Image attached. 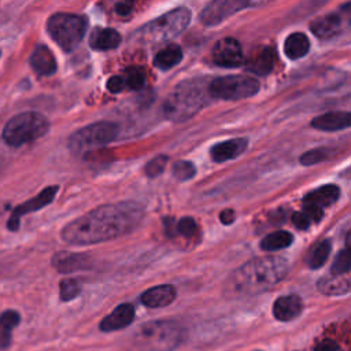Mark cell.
<instances>
[{"instance_id": "cell-1", "label": "cell", "mask_w": 351, "mask_h": 351, "mask_svg": "<svg viewBox=\"0 0 351 351\" xmlns=\"http://www.w3.org/2000/svg\"><path fill=\"white\" fill-rule=\"evenodd\" d=\"M143 217V207L134 202L104 204L67 223L62 230V239L74 245L112 240L134 230Z\"/></svg>"}, {"instance_id": "cell-2", "label": "cell", "mask_w": 351, "mask_h": 351, "mask_svg": "<svg viewBox=\"0 0 351 351\" xmlns=\"http://www.w3.org/2000/svg\"><path fill=\"white\" fill-rule=\"evenodd\" d=\"M288 273V263L281 256L254 258L236 269L225 282L228 298L254 296L271 289Z\"/></svg>"}, {"instance_id": "cell-3", "label": "cell", "mask_w": 351, "mask_h": 351, "mask_svg": "<svg viewBox=\"0 0 351 351\" xmlns=\"http://www.w3.org/2000/svg\"><path fill=\"white\" fill-rule=\"evenodd\" d=\"M210 99L208 85L200 80L182 81L166 97L163 114L173 122H184L203 110Z\"/></svg>"}, {"instance_id": "cell-4", "label": "cell", "mask_w": 351, "mask_h": 351, "mask_svg": "<svg viewBox=\"0 0 351 351\" xmlns=\"http://www.w3.org/2000/svg\"><path fill=\"white\" fill-rule=\"evenodd\" d=\"M184 339V329L174 321H154L144 324L133 340L137 347L148 351H171Z\"/></svg>"}, {"instance_id": "cell-5", "label": "cell", "mask_w": 351, "mask_h": 351, "mask_svg": "<svg viewBox=\"0 0 351 351\" xmlns=\"http://www.w3.org/2000/svg\"><path fill=\"white\" fill-rule=\"evenodd\" d=\"M49 130L48 119L36 111L14 115L3 129V140L11 147H21L43 137Z\"/></svg>"}, {"instance_id": "cell-6", "label": "cell", "mask_w": 351, "mask_h": 351, "mask_svg": "<svg viewBox=\"0 0 351 351\" xmlns=\"http://www.w3.org/2000/svg\"><path fill=\"white\" fill-rule=\"evenodd\" d=\"M88 21L82 15L58 12L47 21V32L51 38L66 52L75 49L82 41Z\"/></svg>"}, {"instance_id": "cell-7", "label": "cell", "mask_w": 351, "mask_h": 351, "mask_svg": "<svg viewBox=\"0 0 351 351\" xmlns=\"http://www.w3.org/2000/svg\"><path fill=\"white\" fill-rule=\"evenodd\" d=\"M191 18L192 12L189 8H174L141 26L138 29L140 38L149 41H163L174 38L188 27Z\"/></svg>"}, {"instance_id": "cell-8", "label": "cell", "mask_w": 351, "mask_h": 351, "mask_svg": "<svg viewBox=\"0 0 351 351\" xmlns=\"http://www.w3.org/2000/svg\"><path fill=\"white\" fill-rule=\"evenodd\" d=\"M119 134V126L115 122L99 121L74 132L69 138V148L80 155L89 149L103 147L114 141Z\"/></svg>"}, {"instance_id": "cell-9", "label": "cell", "mask_w": 351, "mask_h": 351, "mask_svg": "<svg viewBox=\"0 0 351 351\" xmlns=\"http://www.w3.org/2000/svg\"><path fill=\"white\" fill-rule=\"evenodd\" d=\"M259 82L254 77L245 74H233L214 78L208 84L211 99L221 100H241L256 95Z\"/></svg>"}, {"instance_id": "cell-10", "label": "cell", "mask_w": 351, "mask_h": 351, "mask_svg": "<svg viewBox=\"0 0 351 351\" xmlns=\"http://www.w3.org/2000/svg\"><path fill=\"white\" fill-rule=\"evenodd\" d=\"M254 0H211L200 12V22L204 26H215L236 12L251 7Z\"/></svg>"}, {"instance_id": "cell-11", "label": "cell", "mask_w": 351, "mask_h": 351, "mask_svg": "<svg viewBox=\"0 0 351 351\" xmlns=\"http://www.w3.org/2000/svg\"><path fill=\"white\" fill-rule=\"evenodd\" d=\"M56 192H58V186H56V185L47 186V188L43 189L37 196H34V197L29 199L27 202H25V203H22V204L16 206V207L12 210V213H11V215H10V218H8L7 228H8L10 230H12V232L18 230V229H19L21 218H22L23 215H26V214L34 213V211H37V210H40V208L48 206V204L53 200Z\"/></svg>"}, {"instance_id": "cell-12", "label": "cell", "mask_w": 351, "mask_h": 351, "mask_svg": "<svg viewBox=\"0 0 351 351\" xmlns=\"http://www.w3.org/2000/svg\"><path fill=\"white\" fill-rule=\"evenodd\" d=\"M211 56L214 63L221 67H237L244 60L240 43L232 37L218 40L213 47Z\"/></svg>"}, {"instance_id": "cell-13", "label": "cell", "mask_w": 351, "mask_h": 351, "mask_svg": "<svg viewBox=\"0 0 351 351\" xmlns=\"http://www.w3.org/2000/svg\"><path fill=\"white\" fill-rule=\"evenodd\" d=\"M247 145H248V138L245 137L229 138L213 145L210 149V156L217 163L232 160L240 156L247 149Z\"/></svg>"}, {"instance_id": "cell-14", "label": "cell", "mask_w": 351, "mask_h": 351, "mask_svg": "<svg viewBox=\"0 0 351 351\" xmlns=\"http://www.w3.org/2000/svg\"><path fill=\"white\" fill-rule=\"evenodd\" d=\"M134 318V307L130 303H122L115 307V310L104 317L100 322V329L103 332H112L123 329L132 324Z\"/></svg>"}, {"instance_id": "cell-15", "label": "cell", "mask_w": 351, "mask_h": 351, "mask_svg": "<svg viewBox=\"0 0 351 351\" xmlns=\"http://www.w3.org/2000/svg\"><path fill=\"white\" fill-rule=\"evenodd\" d=\"M343 29V16L340 14H328L315 18L310 23V30L319 38H332L337 36Z\"/></svg>"}, {"instance_id": "cell-16", "label": "cell", "mask_w": 351, "mask_h": 351, "mask_svg": "<svg viewBox=\"0 0 351 351\" xmlns=\"http://www.w3.org/2000/svg\"><path fill=\"white\" fill-rule=\"evenodd\" d=\"M52 266L60 273H73L90 267V261L84 254L62 251L52 256Z\"/></svg>"}, {"instance_id": "cell-17", "label": "cell", "mask_w": 351, "mask_h": 351, "mask_svg": "<svg viewBox=\"0 0 351 351\" xmlns=\"http://www.w3.org/2000/svg\"><path fill=\"white\" fill-rule=\"evenodd\" d=\"M303 302L298 295L280 296L273 304V315L278 321H292L300 315Z\"/></svg>"}, {"instance_id": "cell-18", "label": "cell", "mask_w": 351, "mask_h": 351, "mask_svg": "<svg viewBox=\"0 0 351 351\" xmlns=\"http://www.w3.org/2000/svg\"><path fill=\"white\" fill-rule=\"evenodd\" d=\"M351 123V115L347 111H330L322 115L315 117L311 121V128L324 130V132H335L347 129Z\"/></svg>"}, {"instance_id": "cell-19", "label": "cell", "mask_w": 351, "mask_h": 351, "mask_svg": "<svg viewBox=\"0 0 351 351\" xmlns=\"http://www.w3.org/2000/svg\"><path fill=\"white\" fill-rule=\"evenodd\" d=\"M174 299H176V288L170 284L149 288L140 298L141 303L149 308L165 307L170 304Z\"/></svg>"}, {"instance_id": "cell-20", "label": "cell", "mask_w": 351, "mask_h": 351, "mask_svg": "<svg viewBox=\"0 0 351 351\" xmlns=\"http://www.w3.org/2000/svg\"><path fill=\"white\" fill-rule=\"evenodd\" d=\"M30 66L38 75H51L58 69L52 51L45 45H37L34 48L30 55Z\"/></svg>"}, {"instance_id": "cell-21", "label": "cell", "mask_w": 351, "mask_h": 351, "mask_svg": "<svg viewBox=\"0 0 351 351\" xmlns=\"http://www.w3.org/2000/svg\"><path fill=\"white\" fill-rule=\"evenodd\" d=\"M121 41V34L112 27H95L89 36V45L96 51L114 49Z\"/></svg>"}, {"instance_id": "cell-22", "label": "cell", "mask_w": 351, "mask_h": 351, "mask_svg": "<svg viewBox=\"0 0 351 351\" xmlns=\"http://www.w3.org/2000/svg\"><path fill=\"white\" fill-rule=\"evenodd\" d=\"M274 51L269 47L262 48L245 62V70L258 75L269 74L274 67Z\"/></svg>"}, {"instance_id": "cell-23", "label": "cell", "mask_w": 351, "mask_h": 351, "mask_svg": "<svg viewBox=\"0 0 351 351\" xmlns=\"http://www.w3.org/2000/svg\"><path fill=\"white\" fill-rule=\"evenodd\" d=\"M317 288L324 295H344L350 291L348 274H328L319 278Z\"/></svg>"}, {"instance_id": "cell-24", "label": "cell", "mask_w": 351, "mask_h": 351, "mask_svg": "<svg viewBox=\"0 0 351 351\" xmlns=\"http://www.w3.org/2000/svg\"><path fill=\"white\" fill-rule=\"evenodd\" d=\"M340 196V189L337 185L335 184H326L322 185L314 191H311L310 193H307L304 196V203H311L319 207H328L332 206Z\"/></svg>"}, {"instance_id": "cell-25", "label": "cell", "mask_w": 351, "mask_h": 351, "mask_svg": "<svg viewBox=\"0 0 351 351\" xmlns=\"http://www.w3.org/2000/svg\"><path fill=\"white\" fill-rule=\"evenodd\" d=\"M310 49V40L304 33L296 32L289 34L284 41V53L287 58L296 60L307 55Z\"/></svg>"}, {"instance_id": "cell-26", "label": "cell", "mask_w": 351, "mask_h": 351, "mask_svg": "<svg viewBox=\"0 0 351 351\" xmlns=\"http://www.w3.org/2000/svg\"><path fill=\"white\" fill-rule=\"evenodd\" d=\"M21 317L15 310H5L0 314V350L10 347L12 340V330L19 324Z\"/></svg>"}, {"instance_id": "cell-27", "label": "cell", "mask_w": 351, "mask_h": 351, "mask_svg": "<svg viewBox=\"0 0 351 351\" xmlns=\"http://www.w3.org/2000/svg\"><path fill=\"white\" fill-rule=\"evenodd\" d=\"M182 59V49L178 45H169L159 52L155 53L154 56V66L158 67L159 70H170L176 64H178Z\"/></svg>"}, {"instance_id": "cell-28", "label": "cell", "mask_w": 351, "mask_h": 351, "mask_svg": "<svg viewBox=\"0 0 351 351\" xmlns=\"http://www.w3.org/2000/svg\"><path fill=\"white\" fill-rule=\"evenodd\" d=\"M293 236L287 230H277L265 236L261 241V248L263 251H278L287 248L292 244Z\"/></svg>"}, {"instance_id": "cell-29", "label": "cell", "mask_w": 351, "mask_h": 351, "mask_svg": "<svg viewBox=\"0 0 351 351\" xmlns=\"http://www.w3.org/2000/svg\"><path fill=\"white\" fill-rule=\"evenodd\" d=\"M330 247H332V245H330V241H329V240H322L321 243H318V244L313 248V251L310 252L308 258L306 259L308 267H310V269H318V267H321V266L326 262V259H328V256H329Z\"/></svg>"}, {"instance_id": "cell-30", "label": "cell", "mask_w": 351, "mask_h": 351, "mask_svg": "<svg viewBox=\"0 0 351 351\" xmlns=\"http://www.w3.org/2000/svg\"><path fill=\"white\" fill-rule=\"evenodd\" d=\"M81 292V285L77 280L74 278H64L60 281L59 285V293H60V299L63 302H69L75 299Z\"/></svg>"}, {"instance_id": "cell-31", "label": "cell", "mask_w": 351, "mask_h": 351, "mask_svg": "<svg viewBox=\"0 0 351 351\" xmlns=\"http://www.w3.org/2000/svg\"><path fill=\"white\" fill-rule=\"evenodd\" d=\"M196 174V167L189 160H177L173 165V176L180 181H188Z\"/></svg>"}, {"instance_id": "cell-32", "label": "cell", "mask_w": 351, "mask_h": 351, "mask_svg": "<svg viewBox=\"0 0 351 351\" xmlns=\"http://www.w3.org/2000/svg\"><path fill=\"white\" fill-rule=\"evenodd\" d=\"M166 163H167V156L166 155H158V156H154L151 160L147 162V165L144 166V173L147 177L149 178H154V177H158L163 173L165 167H166Z\"/></svg>"}, {"instance_id": "cell-33", "label": "cell", "mask_w": 351, "mask_h": 351, "mask_svg": "<svg viewBox=\"0 0 351 351\" xmlns=\"http://www.w3.org/2000/svg\"><path fill=\"white\" fill-rule=\"evenodd\" d=\"M125 85L129 86L133 90H138L144 86L145 82V77H144V71L138 67H132L126 71V75L123 78Z\"/></svg>"}, {"instance_id": "cell-34", "label": "cell", "mask_w": 351, "mask_h": 351, "mask_svg": "<svg viewBox=\"0 0 351 351\" xmlns=\"http://www.w3.org/2000/svg\"><path fill=\"white\" fill-rule=\"evenodd\" d=\"M350 273V256H348V245L339 252L336 259L332 263L330 274H348Z\"/></svg>"}, {"instance_id": "cell-35", "label": "cell", "mask_w": 351, "mask_h": 351, "mask_svg": "<svg viewBox=\"0 0 351 351\" xmlns=\"http://www.w3.org/2000/svg\"><path fill=\"white\" fill-rule=\"evenodd\" d=\"M328 156H329V152L326 149H324V148H314V149H310V151L304 152L300 156V163L303 166H311V165H315L318 162L325 160Z\"/></svg>"}, {"instance_id": "cell-36", "label": "cell", "mask_w": 351, "mask_h": 351, "mask_svg": "<svg viewBox=\"0 0 351 351\" xmlns=\"http://www.w3.org/2000/svg\"><path fill=\"white\" fill-rule=\"evenodd\" d=\"M196 229H197V225L195 219L191 217H184L174 225V232L185 237L193 236L196 233Z\"/></svg>"}, {"instance_id": "cell-37", "label": "cell", "mask_w": 351, "mask_h": 351, "mask_svg": "<svg viewBox=\"0 0 351 351\" xmlns=\"http://www.w3.org/2000/svg\"><path fill=\"white\" fill-rule=\"evenodd\" d=\"M303 213L306 214V217H307L310 221H314V222L321 221L322 217H324V208L319 207V206L311 204V203H304V206H303Z\"/></svg>"}, {"instance_id": "cell-38", "label": "cell", "mask_w": 351, "mask_h": 351, "mask_svg": "<svg viewBox=\"0 0 351 351\" xmlns=\"http://www.w3.org/2000/svg\"><path fill=\"white\" fill-rule=\"evenodd\" d=\"M125 81L121 75H112L108 81H107V89L112 93H118L121 90L125 89Z\"/></svg>"}, {"instance_id": "cell-39", "label": "cell", "mask_w": 351, "mask_h": 351, "mask_svg": "<svg viewBox=\"0 0 351 351\" xmlns=\"http://www.w3.org/2000/svg\"><path fill=\"white\" fill-rule=\"evenodd\" d=\"M292 222H293V225H295L298 229L306 230V229H308L311 221H310V219L306 217V214L302 211V213H295V214L292 215Z\"/></svg>"}, {"instance_id": "cell-40", "label": "cell", "mask_w": 351, "mask_h": 351, "mask_svg": "<svg viewBox=\"0 0 351 351\" xmlns=\"http://www.w3.org/2000/svg\"><path fill=\"white\" fill-rule=\"evenodd\" d=\"M314 351H340V346L335 341V340H330V339H326V340H322L319 341Z\"/></svg>"}, {"instance_id": "cell-41", "label": "cell", "mask_w": 351, "mask_h": 351, "mask_svg": "<svg viewBox=\"0 0 351 351\" xmlns=\"http://www.w3.org/2000/svg\"><path fill=\"white\" fill-rule=\"evenodd\" d=\"M219 221H221L223 225H230V223L234 221V211L230 210V208H226V210L221 211V214H219Z\"/></svg>"}, {"instance_id": "cell-42", "label": "cell", "mask_w": 351, "mask_h": 351, "mask_svg": "<svg viewBox=\"0 0 351 351\" xmlns=\"http://www.w3.org/2000/svg\"><path fill=\"white\" fill-rule=\"evenodd\" d=\"M115 10H117L118 14L125 15V14H128L130 11V5H128V4H117Z\"/></svg>"}]
</instances>
